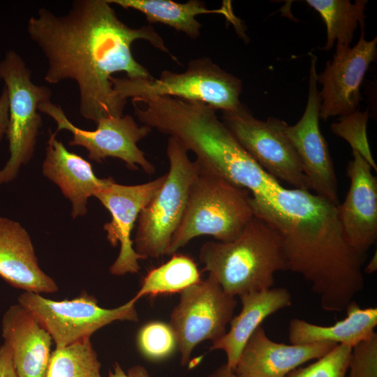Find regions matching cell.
Masks as SVG:
<instances>
[{
    "label": "cell",
    "instance_id": "f1b7e54d",
    "mask_svg": "<svg viewBox=\"0 0 377 377\" xmlns=\"http://www.w3.org/2000/svg\"><path fill=\"white\" fill-rule=\"evenodd\" d=\"M346 377H377V334L352 347Z\"/></svg>",
    "mask_w": 377,
    "mask_h": 377
},
{
    "label": "cell",
    "instance_id": "5bb4252c",
    "mask_svg": "<svg viewBox=\"0 0 377 377\" xmlns=\"http://www.w3.org/2000/svg\"><path fill=\"white\" fill-rule=\"evenodd\" d=\"M165 176L137 185L119 184L111 177L95 195L111 214V220L103 226L107 239L113 246L120 245L118 257L110 267L112 274L139 272V260L143 258L135 252L131 235L141 211L160 188Z\"/></svg>",
    "mask_w": 377,
    "mask_h": 377
},
{
    "label": "cell",
    "instance_id": "ba28073f",
    "mask_svg": "<svg viewBox=\"0 0 377 377\" xmlns=\"http://www.w3.org/2000/svg\"><path fill=\"white\" fill-rule=\"evenodd\" d=\"M136 301L132 298L123 305L105 309L87 294L70 300L55 301L38 293L24 291L18 304L29 310L62 348L90 336L100 328L117 320L137 322Z\"/></svg>",
    "mask_w": 377,
    "mask_h": 377
},
{
    "label": "cell",
    "instance_id": "2e32d148",
    "mask_svg": "<svg viewBox=\"0 0 377 377\" xmlns=\"http://www.w3.org/2000/svg\"><path fill=\"white\" fill-rule=\"evenodd\" d=\"M337 345L330 341L277 343L267 336L260 325L243 348L235 371L246 377H286L304 363L322 357Z\"/></svg>",
    "mask_w": 377,
    "mask_h": 377
},
{
    "label": "cell",
    "instance_id": "cb8c5ba5",
    "mask_svg": "<svg viewBox=\"0 0 377 377\" xmlns=\"http://www.w3.org/2000/svg\"><path fill=\"white\" fill-rule=\"evenodd\" d=\"M200 281V272L193 259L175 253L165 263L147 272L133 298L137 302L145 296L180 293Z\"/></svg>",
    "mask_w": 377,
    "mask_h": 377
},
{
    "label": "cell",
    "instance_id": "7402d4cb",
    "mask_svg": "<svg viewBox=\"0 0 377 377\" xmlns=\"http://www.w3.org/2000/svg\"><path fill=\"white\" fill-rule=\"evenodd\" d=\"M109 3L143 13L150 23L160 22L184 33L193 39L198 38L202 24L196 19L201 14L219 13L232 20L226 8L209 10L204 2L190 0L178 3L171 0H107Z\"/></svg>",
    "mask_w": 377,
    "mask_h": 377
},
{
    "label": "cell",
    "instance_id": "8fae6325",
    "mask_svg": "<svg viewBox=\"0 0 377 377\" xmlns=\"http://www.w3.org/2000/svg\"><path fill=\"white\" fill-rule=\"evenodd\" d=\"M38 111L52 118L57 124L55 133L67 130L73 135L70 146H81L89 152V158L101 163L108 157L123 161L131 170L140 167L145 172H155L154 165L149 161L138 142L151 131L149 126L138 125L129 115L106 117L96 123V128L88 131L75 126L66 117L60 105L49 101L39 104Z\"/></svg>",
    "mask_w": 377,
    "mask_h": 377
},
{
    "label": "cell",
    "instance_id": "3957f363",
    "mask_svg": "<svg viewBox=\"0 0 377 377\" xmlns=\"http://www.w3.org/2000/svg\"><path fill=\"white\" fill-rule=\"evenodd\" d=\"M199 259L208 276L235 297L271 288L276 272L288 270L279 233L256 216L234 240L204 243Z\"/></svg>",
    "mask_w": 377,
    "mask_h": 377
},
{
    "label": "cell",
    "instance_id": "e0dca14e",
    "mask_svg": "<svg viewBox=\"0 0 377 377\" xmlns=\"http://www.w3.org/2000/svg\"><path fill=\"white\" fill-rule=\"evenodd\" d=\"M50 132L45 157L42 165L45 177L56 184L72 205L71 216L76 219L87 212L88 200L104 187L111 177L98 178L91 164L82 156L69 151Z\"/></svg>",
    "mask_w": 377,
    "mask_h": 377
},
{
    "label": "cell",
    "instance_id": "30bf717a",
    "mask_svg": "<svg viewBox=\"0 0 377 377\" xmlns=\"http://www.w3.org/2000/svg\"><path fill=\"white\" fill-rule=\"evenodd\" d=\"M179 294L169 325L176 337L181 364L185 366L198 344L206 340L214 342L226 334L237 302L210 276Z\"/></svg>",
    "mask_w": 377,
    "mask_h": 377
},
{
    "label": "cell",
    "instance_id": "d6986e66",
    "mask_svg": "<svg viewBox=\"0 0 377 377\" xmlns=\"http://www.w3.org/2000/svg\"><path fill=\"white\" fill-rule=\"evenodd\" d=\"M0 276L13 287L36 293L58 289L40 267L31 237L17 221L0 216Z\"/></svg>",
    "mask_w": 377,
    "mask_h": 377
},
{
    "label": "cell",
    "instance_id": "9c48e42d",
    "mask_svg": "<svg viewBox=\"0 0 377 377\" xmlns=\"http://www.w3.org/2000/svg\"><path fill=\"white\" fill-rule=\"evenodd\" d=\"M222 121L267 174L294 188L311 189L286 133V121L275 117L258 119L243 104L237 110L222 112Z\"/></svg>",
    "mask_w": 377,
    "mask_h": 377
},
{
    "label": "cell",
    "instance_id": "6da1fadb",
    "mask_svg": "<svg viewBox=\"0 0 377 377\" xmlns=\"http://www.w3.org/2000/svg\"><path fill=\"white\" fill-rule=\"evenodd\" d=\"M27 29L47 60L45 81L52 84L75 81L80 113L96 124L103 117L124 115L126 101L113 89L114 73L124 72L128 78L153 77L133 56L135 40H146L170 54L151 26L130 27L107 0L73 1L63 15L40 8L29 18Z\"/></svg>",
    "mask_w": 377,
    "mask_h": 377
},
{
    "label": "cell",
    "instance_id": "44dd1931",
    "mask_svg": "<svg viewBox=\"0 0 377 377\" xmlns=\"http://www.w3.org/2000/svg\"><path fill=\"white\" fill-rule=\"evenodd\" d=\"M345 310L346 316L330 326L315 325L300 318L292 319L288 328L290 343L330 341L352 348L376 334V307L361 308L353 300Z\"/></svg>",
    "mask_w": 377,
    "mask_h": 377
},
{
    "label": "cell",
    "instance_id": "603a6c76",
    "mask_svg": "<svg viewBox=\"0 0 377 377\" xmlns=\"http://www.w3.org/2000/svg\"><path fill=\"white\" fill-rule=\"evenodd\" d=\"M323 18L327 29V42L323 50L337 45L350 46L357 26L364 27L366 0H307Z\"/></svg>",
    "mask_w": 377,
    "mask_h": 377
},
{
    "label": "cell",
    "instance_id": "4fadbf2b",
    "mask_svg": "<svg viewBox=\"0 0 377 377\" xmlns=\"http://www.w3.org/2000/svg\"><path fill=\"white\" fill-rule=\"evenodd\" d=\"M364 29L358 42L350 47L336 45L332 60L317 73L321 84L320 118L326 121L335 116H346L356 110L361 101L360 87L369 66L376 58L377 37L365 39Z\"/></svg>",
    "mask_w": 377,
    "mask_h": 377
},
{
    "label": "cell",
    "instance_id": "d6a6232c",
    "mask_svg": "<svg viewBox=\"0 0 377 377\" xmlns=\"http://www.w3.org/2000/svg\"><path fill=\"white\" fill-rule=\"evenodd\" d=\"M208 377H246L239 374L234 369L230 368L226 363L223 364L218 367L214 372L210 374Z\"/></svg>",
    "mask_w": 377,
    "mask_h": 377
},
{
    "label": "cell",
    "instance_id": "277c9868",
    "mask_svg": "<svg viewBox=\"0 0 377 377\" xmlns=\"http://www.w3.org/2000/svg\"><path fill=\"white\" fill-rule=\"evenodd\" d=\"M195 164L197 173L187 207L167 256L198 236H212L222 242L232 241L254 216L248 190Z\"/></svg>",
    "mask_w": 377,
    "mask_h": 377
},
{
    "label": "cell",
    "instance_id": "4dcf8cb0",
    "mask_svg": "<svg viewBox=\"0 0 377 377\" xmlns=\"http://www.w3.org/2000/svg\"><path fill=\"white\" fill-rule=\"evenodd\" d=\"M9 118V102L6 87L0 95V141L6 135Z\"/></svg>",
    "mask_w": 377,
    "mask_h": 377
},
{
    "label": "cell",
    "instance_id": "1f68e13d",
    "mask_svg": "<svg viewBox=\"0 0 377 377\" xmlns=\"http://www.w3.org/2000/svg\"><path fill=\"white\" fill-rule=\"evenodd\" d=\"M108 377H151L147 370L141 365L130 368L126 373L121 367L116 362L113 371H110Z\"/></svg>",
    "mask_w": 377,
    "mask_h": 377
},
{
    "label": "cell",
    "instance_id": "836d02e7",
    "mask_svg": "<svg viewBox=\"0 0 377 377\" xmlns=\"http://www.w3.org/2000/svg\"><path fill=\"white\" fill-rule=\"evenodd\" d=\"M377 269V255L376 251L369 260V263L367 265L365 268L363 270V272L366 274H371L376 271Z\"/></svg>",
    "mask_w": 377,
    "mask_h": 377
},
{
    "label": "cell",
    "instance_id": "484cf974",
    "mask_svg": "<svg viewBox=\"0 0 377 377\" xmlns=\"http://www.w3.org/2000/svg\"><path fill=\"white\" fill-rule=\"evenodd\" d=\"M137 344L147 360L160 361L171 356L177 348L175 333L170 325L162 321H150L139 330Z\"/></svg>",
    "mask_w": 377,
    "mask_h": 377
},
{
    "label": "cell",
    "instance_id": "9a60e30c",
    "mask_svg": "<svg viewBox=\"0 0 377 377\" xmlns=\"http://www.w3.org/2000/svg\"><path fill=\"white\" fill-rule=\"evenodd\" d=\"M352 154L353 158L346 169L349 190L337 211L348 243L366 255L377 239V179L360 154L356 151Z\"/></svg>",
    "mask_w": 377,
    "mask_h": 377
},
{
    "label": "cell",
    "instance_id": "7a4b0ae2",
    "mask_svg": "<svg viewBox=\"0 0 377 377\" xmlns=\"http://www.w3.org/2000/svg\"><path fill=\"white\" fill-rule=\"evenodd\" d=\"M254 216L279 233L288 270L309 282L326 311L346 309L364 286L366 255L348 243L337 205L309 190L281 186L267 196H251Z\"/></svg>",
    "mask_w": 377,
    "mask_h": 377
},
{
    "label": "cell",
    "instance_id": "7c38bea8",
    "mask_svg": "<svg viewBox=\"0 0 377 377\" xmlns=\"http://www.w3.org/2000/svg\"><path fill=\"white\" fill-rule=\"evenodd\" d=\"M309 92L305 110L286 133L292 144L311 189L334 205H339L337 179L327 142L320 129L321 98L318 89L316 57L311 54Z\"/></svg>",
    "mask_w": 377,
    "mask_h": 377
},
{
    "label": "cell",
    "instance_id": "ffe728a7",
    "mask_svg": "<svg viewBox=\"0 0 377 377\" xmlns=\"http://www.w3.org/2000/svg\"><path fill=\"white\" fill-rule=\"evenodd\" d=\"M242 309L230 321V329L209 350H222L226 364L234 369L246 343L263 321L279 310L292 304V295L285 288H271L239 296Z\"/></svg>",
    "mask_w": 377,
    "mask_h": 377
},
{
    "label": "cell",
    "instance_id": "5b68a950",
    "mask_svg": "<svg viewBox=\"0 0 377 377\" xmlns=\"http://www.w3.org/2000/svg\"><path fill=\"white\" fill-rule=\"evenodd\" d=\"M169 170L163 184L141 211L133 242L143 260L168 254L172 238L183 219L191 188L197 173L186 149L169 137L167 145Z\"/></svg>",
    "mask_w": 377,
    "mask_h": 377
},
{
    "label": "cell",
    "instance_id": "d4e9b609",
    "mask_svg": "<svg viewBox=\"0 0 377 377\" xmlns=\"http://www.w3.org/2000/svg\"><path fill=\"white\" fill-rule=\"evenodd\" d=\"M101 363L90 338H84L51 353L46 377H102Z\"/></svg>",
    "mask_w": 377,
    "mask_h": 377
},
{
    "label": "cell",
    "instance_id": "83f0119b",
    "mask_svg": "<svg viewBox=\"0 0 377 377\" xmlns=\"http://www.w3.org/2000/svg\"><path fill=\"white\" fill-rule=\"evenodd\" d=\"M352 348L337 344L314 362L298 367L286 377H346Z\"/></svg>",
    "mask_w": 377,
    "mask_h": 377
},
{
    "label": "cell",
    "instance_id": "4316f807",
    "mask_svg": "<svg viewBox=\"0 0 377 377\" xmlns=\"http://www.w3.org/2000/svg\"><path fill=\"white\" fill-rule=\"evenodd\" d=\"M368 119V110L361 112L357 109L341 117L338 121L332 124L330 128L334 134L348 142L352 151H357L376 171L377 165L372 156L367 134Z\"/></svg>",
    "mask_w": 377,
    "mask_h": 377
},
{
    "label": "cell",
    "instance_id": "52a82bcc",
    "mask_svg": "<svg viewBox=\"0 0 377 377\" xmlns=\"http://www.w3.org/2000/svg\"><path fill=\"white\" fill-rule=\"evenodd\" d=\"M0 79L4 82L9 102L6 135L10 156L0 170L2 185L14 180L31 159L42 126L38 105L50 100L52 93L46 86L33 82L30 69L15 50H8L0 61Z\"/></svg>",
    "mask_w": 377,
    "mask_h": 377
},
{
    "label": "cell",
    "instance_id": "f546056e",
    "mask_svg": "<svg viewBox=\"0 0 377 377\" xmlns=\"http://www.w3.org/2000/svg\"><path fill=\"white\" fill-rule=\"evenodd\" d=\"M0 377H18L10 348L6 343L0 346Z\"/></svg>",
    "mask_w": 377,
    "mask_h": 377
},
{
    "label": "cell",
    "instance_id": "8992f818",
    "mask_svg": "<svg viewBox=\"0 0 377 377\" xmlns=\"http://www.w3.org/2000/svg\"><path fill=\"white\" fill-rule=\"evenodd\" d=\"M113 89L122 101L147 96H171L205 103L221 112L242 105V81L207 57L191 60L183 73L163 71L159 77L111 78Z\"/></svg>",
    "mask_w": 377,
    "mask_h": 377
},
{
    "label": "cell",
    "instance_id": "ac0fdd59",
    "mask_svg": "<svg viewBox=\"0 0 377 377\" xmlns=\"http://www.w3.org/2000/svg\"><path fill=\"white\" fill-rule=\"evenodd\" d=\"M1 331L18 377H46L52 339L36 317L21 304L12 305L3 316Z\"/></svg>",
    "mask_w": 377,
    "mask_h": 377
}]
</instances>
